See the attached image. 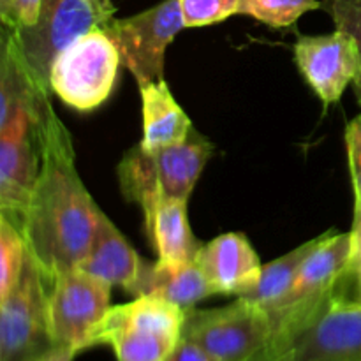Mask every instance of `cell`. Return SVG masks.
I'll return each mask as SVG.
<instances>
[{
    "label": "cell",
    "instance_id": "6da1fadb",
    "mask_svg": "<svg viewBox=\"0 0 361 361\" xmlns=\"http://www.w3.org/2000/svg\"><path fill=\"white\" fill-rule=\"evenodd\" d=\"M41 173L20 231L46 281L80 268L90 250L101 208L80 178L73 137L53 106L34 127Z\"/></svg>",
    "mask_w": 361,
    "mask_h": 361
},
{
    "label": "cell",
    "instance_id": "7a4b0ae2",
    "mask_svg": "<svg viewBox=\"0 0 361 361\" xmlns=\"http://www.w3.org/2000/svg\"><path fill=\"white\" fill-rule=\"evenodd\" d=\"M277 361H361V305L328 291L274 323Z\"/></svg>",
    "mask_w": 361,
    "mask_h": 361
},
{
    "label": "cell",
    "instance_id": "3957f363",
    "mask_svg": "<svg viewBox=\"0 0 361 361\" xmlns=\"http://www.w3.org/2000/svg\"><path fill=\"white\" fill-rule=\"evenodd\" d=\"M212 152L214 145L194 127L180 143L159 148L134 145L116 168L120 190L143 215L164 200L187 201Z\"/></svg>",
    "mask_w": 361,
    "mask_h": 361
},
{
    "label": "cell",
    "instance_id": "277c9868",
    "mask_svg": "<svg viewBox=\"0 0 361 361\" xmlns=\"http://www.w3.org/2000/svg\"><path fill=\"white\" fill-rule=\"evenodd\" d=\"M185 312L157 296H136L109 307L94 331L92 348L108 345L116 361H166L182 341Z\"/></svg>",
    "mask_w": 361,
    "mask_h": 361
},
{
    "label": "cell",
    "instance_id": "5b68a950",
    "mask_svg": "<svg viewBox=\"0 0 361 361\" xmlns=\"http://www.w3.org/2000/svg\"><path fill=\"white\" fill-rule=\"evenodd\" d=\"M111 0H42L34 27L7 30L21 56L42 88H49V71L55 56L81 35L104 28L115 18Z\"/></svg>",
    "mask_w": 361,
    "mask_h": 361
},
{
    "label": "cell",
    "instance_id": "8992f818",
    "mask_svg": "<svg viewBox=\"0 0 361 361\" xmlns=\"http://www.w3.org/2000/svg\"><path fill=\"white\" fill-rule=\"evenodd\" d=\"M120 67L122 59L113 39L104 28H95L55 56L49 88L69 108L94 111L111 95Z\"/></svg>",
    "mask_w": 361,
    "mask_h": 361
},
{
    "label": "cell",
    "instance_id": "52a82bcc",
    "mask_svg": "<svg viewBox=\"0 0 361 361\" xmlns=\"http://www.w3.org/2000/svg\"><path fill=\"white\" fill-rule=\"evenodd\" d=\"M182 337L215 361H250L270 349L274 330L267 310L247 298L217 309H189Z\"/></svg>",
    "mask_w": 361,
    "mask_h": 361
},
{
    "label": "cell",
    "instance_id": "ba28073f",
    "mask_svg": "<svg viewBox=\"0 0 361 361\" xmlns=\"http://www.w3.org/2000/svg\"><path fill=\"white\" fill-rule=\"evenodd\" d=\"M51 349L48 281L27 252L20 281L0 298V361H37Z\"/></svg>",
    "mask_w": 361,
    "mask_h": 361
},
{
    "label": "cell",
    "instance_id": "9c48e42d",
    "mask_svg": "<svg viewBox=\"0 0 361 361\" xmlns=\"http://www.w3.org/2000/svg\"><path fill=\"white\" fill-rule=\"evenodd\" d=\"M183 23L178 0H162L157 6L129 18H113L104 30L116 44L137 87L164 80V59Z\"/></svg>",
    "mask_w": 361,
    "mask_h": 361
},
{
    "label": "cell",
    "instance_id": "30bf717a",
    "mask_svg": "<svg viewBox=\"0 0 361 361\" xmlns=\"http://www.w3.org/2000/svg\"><path fill=\"white\" fill-rule=\"evenodd\" d=\"M113 286L81 268H73L48 286L49 328L55 348L81 353L109 310Z\"/></svg>",
    "mask_w": 361,
    "mask_h": 361
},
{
    "label": "cell",
    "instance_id": "8fae6325",
    "mask_svg": "<svg viewBox=\"0 0 361 361\" xmlns=\"http://www.w3.org/2000/svg\"><path fill=\"white\" fill-rule=\"evenodd\" d=\"M293 53L307 85L326 106L341 101L360 74L358 46L337 28L324 35H300Z\"/></svg>",
    "mask_w": 361,
    "mask_h": 361
},
{
    "label": "cell",
    "instance_id": "7c38bea8",
    "mask_svg": "<svg viewBox=\"0 0 361 361\" xmlns=\"http://www.w3.org/2000/svg\"><path fill=\"white\" fill-rule=\"evenodd\" d=\"M51 92L28 69L13 35L0 30V136L34 129L51 106Z\"/></svg>",
    "mask_w": 361,
    "mask_h": 361
},
{
    "label": "cell",
    "instance_id": "4fadbf2b",
    "mask_svg": "<svg viewBox=\"0 0 361 361\" xmlns=\"http://www.w3.org/2000/svg\"><path fill=\"white\" fill-rule=\"evenodd\" d=\"M351 231L338 233L337 229H330V231L323 233V238L302 264L284 298L274 309L267 310L271 324L295 307L310 302V300L321 298L328 291H331L341 275L344 274L345 267L351 259Z\"/></svg>",
    "mask_w": 361,
    "mask_h": 361
},
{
    "label": "cell",
    "instance_id": "5bb4252c",
    "mask_svg": "<svg viewBox=\"0 0 361 361\" xmlns=\"http://www.w3.org/2000/svg\"><path fill=\"white\" fill-rule=\"evenodd\" d=\"M41 173L34 129L0 136V215L20 229Z\"/></svg>",
    "mask_w": 361,
    "mask_h": 361
},
{
    "label": "cell",
    "instance_id": "9a60e30c",
    "mask_svg": "<svg viewBox=\"0 0 361 361\" xmlns=\"http://www.w3.org/2000/svg\"><path fill=\"white\" fill-rule=\"evenodd\" d=\"M217 295L245 296L259 279L263 263L243 233H224L203 243L197 256Z\"/></svg>",
    "mask_w": 361,
    "mask_h": 361
},
{
    "label": "cell",
    "instance_id": "2e32d148",
    "mask_svg": "<svg viewBox=\"0 0 361 361\" xmlns=\"http://www.w3.org/2000/svg\"><path fill=\"white\" fill-rule=\"evenodd\" d=\"M145 261L108 219L104 212H99L94 240L90 250L80 268L111 286H120L133 295L147 268Z\"/></svg>",
    "mask_w": 361,
    "mask_h": 361
},
{
    "label": "cell",
    "instance_id": "e0dca14e",
    "mask_svg": "<svg viewBox=\"0 0 361 361\" xmlns=\"http://www.w3.org/2000/svg\"><path fill=\"white\" fill-rule=\"evenodd\" d=\"M217 295L208 281L200 259L183 264L148 263L133 296H157L183 310L194 309L200 302Z\"/></svg>",
    "mask_w": 361,
    "mask_h": 361
},
{
    "label": "cell",
    "instance_id": "ac0fdd59",
    "mask_svg": "<svg viewBox=\"0 0 361 361\" xmlns=\"http://www.w3.org/2000/svg\"><path fill=\"white\" fill-rule=\"evenodd\" d=\"M148 240L157 252V261L183 264L196 261L203 243L197 242L189 224L187 201L164 200L145 215Z\"/></svg>",
    "mask_w": 361,
    "mask_h": 361
},
{
    "label": "cell",
    "instance_id": "d6986e66",
    "mask_svg": "<svg viewBox=\"0 0 361 361\" xmlns=\"http://www.w3.org/2000/svg\"><path fill=\"white\" fill-rule=\"evenodd\" d=\"M137 88L143 108V137L140 143L147 148H159L185 140L192 123L175 101L166 80Z\"/></svg>",
    "mask_w": 361,
    "mask_h": 361
},
{
    "label": "cell",
    "instance_id": "ffe728a7",
    "mask_svg": "<svg viewBox=\"0 0 361 361\" xmlns=\"http://www.w3.org/2000/svg\"><path fill=\"white\" fill-rule=\"evenodd\" d=\"M321 238H323V235L302 243V245L289 250L284 256L274 259L271 263L263 264V270H261V275L256 284H254V288L245 296H240V298L250 300V302L263 307L264 310L274 309L284 298L286 293L289 291L300 268L305 263L309 254L316 249Z\"/></svg>",
    "mask_w": 361,
    "mask_h": 361
},
{
    "label": "cell",
    "instance_id": "44dd1931",
    "mask_svg": "<svg viewBox=\"0 0 361 361\" xmlns=\"http://www.w3.org/2000/svg\"><path fill=\"white\" fill-rule=\"evenodd\" d=\"M321 7L319 0H242L238 14L254 18L271 28H288L305 13Z\"/></svg>",
    "mask_w": 361,
    "mask_h": 361
},
{
    "label": "cell",
    "instance_id": "7402d4cb",
    "mask_svg": "<svg viewBox=\"0 0 361 361\" xmlns=\"http://www.w3.org/2000/svg\"><path fill=\"white\" fill-rule=\"evenodd\" d=\"M27 243L20 229L0 215V298L9 295L23 274Z\"/></svg>",
    "mask_w": 361,
    "mask_h": 361
},
{
    "label": "cell",
    "instance_id": "603a6c76",
    "mask_svg": "<svg viewBox=\"0 0 361 361\" xmlns=\"http://www.w3.org/2000/svg\"><path fill=\"white\" fill-rule=\"evenodd\" d=\"M185 28L221 23L238 14L242 0H178Z\"/></svg>",
    "mask_w": 361,
    "mask_h": 361
},
{
    "label": "cell",
    "instance_id": "cb8c5ba5",
    "mask_svg": "<svg viewBox=\"0 0 361 361\" xmlns=\"http://www.w3.org/2000/svg\"><path fill=\"white\" fill-rule=\"evenodd\" d=\"M321 9L326 11L335 21V28L355 39L360 51V74L353 83L361 106V0H326Z\"/></svg>",
    "mask_w": 361,
    "mask_h": 361
},
{
    "label": "cell",
    "instance_id": "d4e9b609",
    "mask_svg": "<svg viewBox=\"0 0 361 361\" xmlns=\"http://www.w3.org/2000/svg\"><path fill=\"white\" fill-rule=\"evenodd\" d=\"M353 252L344 274L335 284L334 293L344 302L361 305V224L353 226Z\"/></svg>",
    "mask_w": 361,
    "mask_h": 361
},
{
    "label": "cell",
    "instance_id": "484cf974",
    "mask_svg": "<svg viewBox=\"0 0 361 361\" xmlns=\"http://www.w3.org/2000/svg\"><path fill=\"white\" fill-rule=\"evenodd\" d=\"M345 148H348L349 173H351L353 192H355V215L353 226L361 224V115L355 116L345 126Z\"/></svg>",
    "mask_w": 361,
    "mask_h": 361
},
{
    "label": "cell",
    "instance_id": "4316f807",
    "mask_svg": "<svg viewBox=\"0 0 361 361\" xmlns=\"http://www.w3.org/2000/svg\"><path fill=\"white\" fill-rule=\"evenodd\" d=\"M42 0H0V21L11 30L34 27L41 14Z\"/></svg>",
    "mask_w": 361,
    "mask_h": 361
},
{
    "label": "cell",
    "instance_id": "83f0119b",
    "mask_svg": "<svg viewBox=\"0 0 361 361\" xmlns=\"http://www.w3.org/2000/svg\"><path fill=\"white\" fill-rule=\"evenodd\" d=\"M166 361H215V360L212 358L204 349H201L200 345L182 337V341L178 342L175 351L166 358Z\"/></svg>",
    "mask_w": 361,
    "mask_h": 361
},
{
    "label": "cell",
    "instance_id": "f1b7e54d",
    "mask_svg": "<svg viewBox=\"0 0 361 361\" xmlns=\"http://www.w3.org/2000/svg\"><path fill=\"white\" fill-rule=\"evenodd\" d=\"M78 353L73 351V349H66V348H55L51 349L49 353H46L42 358H39L37 361H73L76 358Z\"/></svg>",
    "mask_w": 361,
    "mask_h": 361
},
{
    "label": "cell",
    "instance_id": "f546056e",
    "mask_svg": "<svg viewBox=\"0 0 361 361\" xmlns=\"http://www.w3.org/2000/svg\"><path fill=\"white\" fill-rule=\"evenodd\" d=\"M250 361H277V358H275V355L271 353V349H267V351L261 353L259 356H256V358Z\"/></svg>",
    "mask_w": 361,
    "mask_h": 361
}]
</instances>
